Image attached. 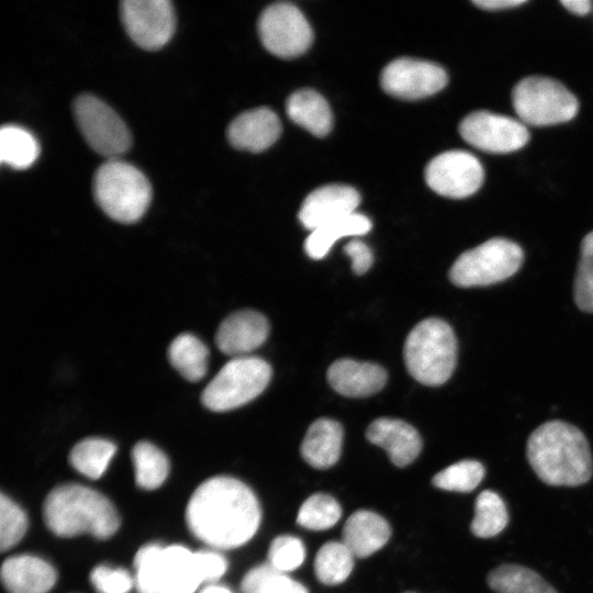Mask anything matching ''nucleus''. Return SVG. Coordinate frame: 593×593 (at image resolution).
I'll return each mask as SVG.
<instances>
[{
    "label": "nucleus",
    "instance_id": "obj_1",
    "mask_svg": "<svg viewBox=\"0 0 593 593\" xmlns=\"http://www.w3.org/2000/svg\"><path fill=\"white\" fill-rule=\"evenodd\" d=\"M261 519L254 492L231 477H214L192 493L186 521L201 541L221 549L246 544L256 534Z\"/></svg>",
    "mask_w": 593,
    "mask_h": 593
},
{
    "label": "nucleus",
    "instance_id": "obj_2",
    "mask_svg": "<svg viewBox=\"0 0 593 593\" xmlns=\"http://www.w3.org/2000/svg\"><path fill=\"white\" fill-rule=\"evenodd\" d=\"M527 460L537 477L552 486H579L593 474V459L584 434L564 421H549L528 437Z\"/></svg>",
    "mask_w": 593,
    "mask_h": 593
},
{
    "label": "nucleus",
    "instance_id": "obj_3",
    "mask_svg": "<svg viewBox=\"0 0 593 593\" xmlns=\"http://www.w3.org/2000/svg\"><path fill=\"white\" fill-rule=\"evenodd\" d=\"M43 515L47 527L60 537L88 533L107 539L121 524L116 508L107 496L79 484L53 489L45 499Z\"/></svg>",
    "mask_w": 593,
    "mask_h": 593
},
{
    "label": "nucleus",
    "instance_id": "obj_4",
    "mask_svg": "<svg viewBox=\"0 0 593 593\" xmlns=\"http://www.w3.org/2000/svg\"><path fill=\"white\" fill-rule=\"evenodd\" d=\"M404 361L410 374L425 385H440L452 374L457 362V339L444 320L419 322L407 335Z\"/></svg>",
    "mask_w": 593,
    "mask_h": 593
},
{
    "label": "nucleus",
    "instance_id": "obj_5",
    "mask_svg": "<svg viewBox=\"0 0 593 593\" xmlns=\"http://www.w3.org/2000/svg\"><path fill=\"white\" fill-rule=\"evenodd\" d=\"M92 188L101 210L125 224L138 221L152 200V187L145 175L119 158L108 159L97 169Z\"/></svg>",
    "mask_w": 593,
    "mask_h": 593
},
{
    "label": "nucleus",
    "instance_id": "obj_6",
    "mask_svg": "<svg viewBox=\"0 0 593 593\" xmlns=\"http://www.w3.org/2000/svg\"><path fill=\"white\" fill-rule=\"evenodd\" d=\"M270 378L271 367L266 360L254 356L232 358L203 390L202 403L214 412L234 410L257 398Z\"/></svg>",
    "mask_w": 593,
    "mask_h": 593
},
{
    "label": "nucleus",
    "instance_id": "obj_7",
    "mask_svg": "<svg viewBox=\"0 0 593 593\" xmlns=\"http://www.w3.org/2000/svg\"><path fill=\"white\" fill-rule=\"evenodd\" d=\"M523 260L518 244L502 237L491 238L462 253L451 266L449 279L460 288L494 284L512 277Z\"/></svg>",
    "mask_w": 593,
    "mask_h": 593
},
{
    "label": "nucleus",
    "instance_id": "obj_8",
    "mask_svg": "<svg viewBox=\"0 0 593 593\" xmlns=\"http://www.w3.org/2000/svg\"><path fill=\"white\" fill-rule=\"evenodd\" d=\"M512 103L525 125L549 126L572 120L579 109L575 96L556 79L530 76L512 91Z\"/></svg>",
    "mask_w": 593,
    "mask_h": 593
},
{
    "label": "nucleus",
    "instance_id": "obj_9",
    "mask_svg": "<svg viewBox=\"0 0 593 593\" xmlns=\"http://www.w3.org/2000/svg\"><path fill=\"white\" fill-rule=\"evenodd\" d=\"M74 118L88 145L101 156L116 159L131 147L130 130L99 98L83 93L72 103Z\"/></svg>",
    "mask_w": 593,
    "mask_h": 593
},
{
    "label": "nucleus",
    "instance_id": "obj_10",
    "mask_svg": "<svg viewBox=\"0 0 593 593\" xmlns=\"http://www.w3.org/2000/svg\"><path fill=\"white\" fill-rule=\"evenodd\" d=\"M258 33L262 45L282 58L303 54L313 41V32L305 16L289 2L266 8L258 20Z\"/></svg>",
    "mask_w": 593,
    "mask_h": 593
},
{
    "label": "nucleus",
    "instance_id": "obj_11",
    "mask_svg": "<svg viewBox=\"0 0 593 593\" xmlns=\"http://www.w3.org/2000/svg\"><path fill=\"white\" fill-rule=\"evenodd\" d=\"M459 133L469 145L492 154L518 150L529 141L523 122L484 110L468 114L459 124Z\"/></svg>",
    "mask_w": 593,
    "mask_h": 593
},
{
    "label": "nucleus",
    "instance_id": "obj_12",
    "mask_svg": "<svg viewBox=\"0 0 593 593\" xmlns=\"http://www.w3.org/2000/svg\"><path fill=\"white\" fill-rule=\"evenodd\" d=\"M120 11L126 33L143 49L161 48L175 33V10L168 0H124Z\"/></svg>",
    "mask_w": 593,
    "mask_h": 593
},
{
    "label": "nucleus",
    "instance_id": "obj_13",
    "mask_svg": "<svg viewBox=\"0 0 593 593\" xmlns=\"http://www.w3.org/2000/svg\"><path fill=\"white\" fill-rule=\"evenodd\" d=\"M484 179L479 159L466 150H448L434 157L425 168V180L436 193L463 199L475 193Z\"/></svg>",
    "mask_w": 593,
    "mask_h": 593
},
{
    "label": "nucleus",
    "instance_id": "obj_14",
    "mask_svg": "<svg viewBox=\"0 0 593 593\" xmlns=\"http://www.w3.org/2000/svg\"><path fill=\"white\" fill-rule=\"evenodd\" d=\"M448 81L443 67L432 61L398 58L388 64L380 76L382 89L403 100H417L440 91Z\"/></svg>",
    "mask_w": 593,
    "mask_h": 593
},
{
    "label": "nucleus",
    "instance_id": "obj_15",
    "mask_svg": "<svg viewBox=\"0 0 593 593\" xmlns=\"http://www.w3.org/2000/svg\"><path fill=\"white\" fill-rule=\"evenodd\" d=\"M360 195L345 184H327L312 191L299 211L301 224L311 232L317 227L356 213Z\"/></svg>",
    "mask_w": 593,
    "mask_h": 593
},
{
    "label": "nucleus",
    "instance_id": "obj_16",
    "mask_svg": "<svg viewBox=\"0 0 593 593\" xmlns=\"http://www.w3.org/2000/svg\"><path fill=\"white\" fill-rule=\"evenodd\" d=\"M269 334L267 318L251 310H243L228 315L219 326L215 343L225 355L247 356L261 346Z\"/></svg>",
    "mask_w": 593,
    "mask_h": 593
},
{
    "label": "nucleus",
    "instance_id": "obj_17",
    "mask_svg": "<svg viewBox=\"0 0 593 593\" xmlns=\"http://www.w3.org/2000/svg\"><path fill=\"white\" fill-rule=\"evenodd\" d=\"M281 124L268 108H257L236 116L227 127V138L237 149L259 153L270 147L280 136Z\"/></svg>",
    "mask_w": 593,
    "mask_h": 593
},
{
    "label": "nucleus",
    "instance_id": "obj_18",
    "mask_svg": "<svg viewBox=\"0 0 593 593\" xmlns=\"http://www.w3.org/2000/svg\"><path fill=\"white\" fill-rule=\"evenodd\" d=\"M366 436L370 443L382 447L398 467L413 462L422 449L417 430L396 418L381 417L373 421L367 428Z\"/></svg>",
    "mask_w": 593,
    "mask_h": 593
},
{
    "label": "nucleus",
    "instance_id": "obj_19",
    "mask_svg": "<svg viewBox=\"0 0 593 593\" xmlns=\"http://www.w3.org/2000/svg\"><path fill=\"white\" fill-rule=\"evenodd\" d=\"M385 370L372 362L338 359L327 370V381L339 394L349 398L369 396L387 382Z\"/></svg>",
    "mask_w": 593,
    "mask_h": 593
},
{
    "label": "nucleus",
    "instance_id": "obj_20",
    "mask_svg": "<svg viewBox=\"0 0 593 593\" xmlns=\"http://www.w3.org/2000/svg\"><path fill=\"white\" fill-rule=\"evenodd\" d=\"M1 580L9 593H48L56 583L57 573L38 557L18 555L2 563Z\"/></svg>",
    "mask_w": 593,
    "mask_h": 593
},
{
    "label": "nucleus",
    "instance_id": "obj_21",
    "mask_svg": "<svg viewBox=\"0 0 593 593\" xmlns=\"http://www.w3.org/2000/svg\"><path fill=\"white\" fill-rule=\"evenodd\" d=\"M201 583L193 551L179 545L161 547L157 561L158 593H193Z\"/></svg>",
    "mask_w": 593,
    "mask_h": 593
},
{
    "label": "nucleus",
    "instance_id": "obj_22",
    "mask_svg": "<svg viewBox=\"0 0 593 593\" xmlns=\"http://www.w3.org/2000/svg\"><path fill=\"white\" fill-rule=\"evenodd\" d=\"M390 536L389 523L379 514L363 510L350 515L343 529V542L360 558L381 549Z\"/></svg>",
    "mask_w": 593,
    "mask_h": 593
},
{
    "label": "nucleus",
    "instance_id": "obj_23",
    "mask_svg": "<svg viewBox=\"0 0 593 593\" xmlns=\"http://www.w3.org/2000/svg\"><path fill=\"white\" fill-rule=\"evenodd\" d=\"M343 436V427L338 422L329 418L316 419L303 438L302 457L316 469L334 466L340 456Z\"/></svg>",
    "mask_w": 593,
    "mask_h": 593
},
{
    "label": "nucleus",
    "instance_id": "obj_24",
    "mask_svg": "<svg viewBox=\"0 0 593 593\" xmlns=\"http://www.w3.org/2000/svg\"><path fill=\"white\" fill-rule=\"evenodd\" d=\"M288 116L298 125L317 137L327 135L333 125V115L327 101L312 89L293 92L287 100Z\"/></svg>",
    "mask_w": 593,
    "mask_h": 593
},
{
    "label": "nucleus",
    "instance_id": "obj_25",
    "mask_svg": "<svg viewBox=\"0 0 593 593\" xmlns=\"http://www.w3.org/2000/svg\"><path fill=\"white\" fill-rule=\"evenodd\" d=\"M371 221L363 214L353 213L328 222L312 231L304 243L306 254L313 259L324 258L340 238L362 236L370 232Z\"/></svg>",
    "mask_w": 593,
    "mask_h": 593
},
{
    "label": "nucleus",
    "instance_id": "obj_26",
    "mask_svg": "<svg viewBox=\"0 0 593 593\" xmlns=\"http://www.w3.org/2000/svg\"><path fill=\"white\" fill-rule=\"evenodd\" d=\"M486 582L495 593H558L536 571L513 563H504L492 569Z\"/></svg>",
    "mask_w": 593,
    "mask_h": 593
},
{
    "label": "nucleus",
    "instance_id": "obj_27",
    "mask_svg": "<svg viewBox=\"0 0 593 593\" xmlns=\"http://www.w3.org/2000/svg\"><path fill=\"white\" fill-rule=\"evenodd\" d=\"M168 357L172 367L191 382L201 380L208 371L209 349L194 335L177 336L169 346Z\"/></svg>",
    "mask_w": 593,
    "mask_h": 593
},
{
    "label": "nucleus",
    "instance_id": "obj_28",
    "mask_svg": "<svg viewBox=\"0 0 593 593\" xmlns=\"http://www.w3.org/2000/svg\"><path fill=\"white\" fill-rule=\"evenodd\" d=\"M40 154V146L32 133L18 125H3L0 130L1 163L14 169L32 166Z\"/></svg>",
    "mask_w": 593,
    "mask_h": 593
},
{
    "label": "nucleus",
    "instance_id": "obj_29",
    "mask_svg": "<svg viewBox=\"0 0 593 593\" xmlns=\"http://www.w3.org/2000/svg\"><path fill=\"white\" fill-rule=\"evenodd\" d=\"M508 512L503 499L492 490L482 491L475 500L470 529L475 537L492 538L504 530Z\"/></svg>",
    "mask_w": 593,
    "mask_h": 593
},
{
    "label": "nucleus",
    "instance_id": "obj_30",
    "mask_svg": "<svg viewBox=\"0 0 593 593\" xmlns=\"http://www.w3.org/2000/svg\"><path fill=\"white\" fill-rule=\"evenodd\" d=\"M136 484L144 490L159 488L168 477L169 461L167 456L155 445L147 441L137 443L132 450Z\"/></svg>",
    "mask_w": 593,
    "mask_h": 593
},
{
    "label": "nucleus",
    "instance_id": "obj_31",
    "mask_svg": "<svg viewBox=\"0 0 593 593\" xmlns=\"http://www.w3.org/2000/svg\"><path fill=\"white\" fill-rule=\"evenodd\" d=\"M116 451L113 443L102 438L79 441L69 455L71 466L90 479H99Z\"/></svg>",
    "mask_w": 593,
    "mask_h": 593
},
{
    "label": "nucleus",
    "instance_id": "obj_32",
    "mask_svg": "<svg viewBox=\"0 0 593 593\" xmlns=\"http://www.w3.org/2000/svg\"><path fill=\"white\" fill-rule=\"evenodd\" d=\"M354 553L342 541L324 544L316 553L314 570L317 579L326 585L344 582L353 571Z\"/></svg>",
    "mask_w": 593,
    "mask_h": 593
},
{
    "label": "nucleus",
    "instance_id": "obj_33",
    "mask_svg": "<svg viewBox=\"0 0 593 593\" xmlns=\"http://www.w3.org/2000/svg\"><path fill=\"white\" fill-rule=\"evenodd\" d=\"M484 475L485 468L480 461L466 459L436 473L432 482L441 490L468 493L481 483Z\"/></svg>",
    "mask_w": 593,
    "mask_h": 593
},
{
    "label": "nucleus",
    "instance_id": "obj_34",
    "mask_svg": "<svg viewBox=\"0 0 593 593\" xmlns=\"http://www.w3.org/2000/svg\"><path fill=\"white\" fill-rule=\"evenodd\" d=\"M243 593H307L305 586L273 567L261 564L251 569L242 581Z\"/></svg>",
    "mask_w": 593,
    "mask_h": 593
},
{
    "label": "nucleus",
    "instance_id": "obj_35",
    "mask_svg": "<svg viewBox=\"0 0 593 593\" xmlns=\"http://www.w3.org/2000/svg\"><path fill=\"white\" fill-rule=\"evenodd\" d=\"M340 515L342 508L333 496L316 493L303 502L296 522L307 529L324 530L334 526L339 521Z\"/></svg>",
    "mask_w": 593,
    "mask_h": 593
},
{
    "label": "nucleus",
    "instance_id": "obj_36",
    "mask_svg": "<svg viewBox=\"0 0 593 593\" xmlns=\"http://www.w3.org/2000/svg\"><path fill=\"white\" fill-rule=\"evenodd\" d=\"M573 294L580 310L593 313V231L586 234L581 243Z\"/></svg>",
    "mask_w": 593,
    "mask_h": 593
},
{
    "label": "nucleus",
    "instance_id": "obj_37",
    "mask_svg": "<svg viewBox=\"0 0 593 593\" xmlns=\"http://www.w3.org/2000/svg\"><path fill=\"white\" fill-rule=\"evenodd\" d=\"M27 517L25 512L10 497H0V548L7 551L13 548L25 535Z\"/></svg>",
    "mask_w": 593,
    "mask_h": 593
},
{
    "label": "nucleus",
    "instance_id": "obj_38",
    "mask_svg": "<svg viewBox=\"0 0 593 593\" xmlns=\"http://www.w3.org/2000/svg\"><path fill=\"white\" fill-rule=\"evenodd\" d=\"M305 549L300 539L293 536H279L270 545L269 564L279 572L299 568L304 560Z\"/></svg>",
    "mask_w": 593,
    "mask_h": 593
},
{
    "label": "nucleus",
    "instance_id": "obj_39",
    "mask_svg": "<svg viewBox=\"0 0 593 593\" xmlns=\"http://www.w3.org/2000/svg\"><path fill=\"white\" fill-rule=\"evenodd\" d=\"M160 550L158 545H146L134 558L135 584L139 593H158L157 561Z\"/></svg>",
    "mask_w": 593,
    "mask_h": 593
},
{
    "label": "nucleus",
    "instance_id": "obj_40",
    "mask_svg": "<svg viewBox=\"0 0 593 593\" xmlns=\"http://www.w3.org/2000/svg\"><path fill=\"white\" fill-rule=\"evenodd\" d=\"M90 581L98 593H128L134 584L132 575L124 569L105 564L96 567Z\"/></svg>",
    "mask_w": 593,
    "mask_h": 593
},
{
    "label": "nucleus",
    "instance_id": "obj_41",
    "mask_svg": "<svg viewBox=\"0 0 593 593\" xmlns=\"http://www.w3.org/2000/svg\"><path fill=\"white\" fill-rule=\"evenodd\" d=\"M195 566L201 579V582L214 581L221 578L226 569L227 562L225 558L214 551H195Z\"/></svg>",
    "mask_w": 593,
    "mask_h": 593
},
{
    "label": "nucleus",
    "instance_id": "obj_42",
    "mask_svg": "<svg viewBox=\"0 0 593 593\" xmlns=\"http://www.w3.org/2000/svg\"><path fill=\"white\" fill-rule=\"evenodd\" d=\"M344 251L351 259V268L357 275L367 272L373 262L371 249L360 239L354 238L348 242Z\"/></svg>",
    "mask_w": 593,
    "mask_h": 593
},
{
    "label": "nucleus",
    "instance_id": "obj_43",
    "mask_svg": "<svg viewBox=\"0 0 593 593\" xmlns=\"http://www.w3.org/2000/svg\"><path fill=\"white\" fill-rule=\"evenodd\" d=\"M526 0H472V3L484 10H503L524 4Z\"/></svg>",
    "mask_w": 593,
    "mask_h": 593
},
{
    "label": "nucleus",
    "instance_id": "obj_44",
    "mask_svg": "<svg viewBox=\"0 0 593 593\" xmlns=\"http://www.w3.org/2000/svg\"><path fill=\"white\" fill-rule=\"evenodd\" d=\"M560 3L575 15H585L592 9V2L590 0H561Z\"/></svg>",
    "mask_w": 593,
    "mask_h": 593
},
{
    "label": "nucleus",
    "instance_id": "obj_45",
    "mask_svg": "<svg viewBox=\"0 0 593 593\" xmlns=\"http://www.w3.org/2000/svg\"><path fill=\"white\" fill-rule=\"evenodd\" d=\"M200 593H232L228 589L221 585H209L204 588Z\"/></svg>",
    "mask_w": 593,
    "mask_h": 593
},
{
    "label": "nucleus",
    "instance_id": "obj_46",
    "mask_svg": "<svg viewBox=\"0 0 593 593\" xmlns=\"http://www.w3.org/2000/svg\"><path fill=\"white\" fill-rule=\"evenodd\" d=\"M406 593H413V592H406Z\"/></svg>",
    "mask_w": 593,
    "mask_h": 593
}]
</instances>
